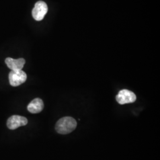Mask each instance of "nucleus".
Listing matches in <instances>:
<instances>
[{
    "label": "nucleus",
    "instance_id": "nucleus-4",
    "mask_svg": "<svg viewBox=\"0 0 160 160\" xmlns=\"http://www.w3.org/2000/svg\"><path fill=\"white\" fill-rule=\"evenodd\" d=\"M48 11V8L46 3L44 1H39L36 3L32 10V16L34 20L40 21L43 19Z\"/></svg>",
    "mask_w": 160,
    "mask_h": 160
},
{
    "label": "nucleus",
    "instance_id": "nucleus-1",
    "mask_svg": "<svg viewBox=\"0 0 160 160\" xmlns=\"http://www.w3.org/2000/svg\"><path fill=\"white\" fill-rule=\"evenodd\" d=\"M77 126V123L71 117H63L58 121L55 125V129L58 133L66 135L74 131Z\"/></svg>",
    "mask_w": 160,
    "mask_h": 160
},
{
    "label": "nucleus",
    "instance_id": "nucleus-6",
    "mask_svg": "<svg viewBox=\"0 0 160 160\" xmlns=\"http://www.w3.org/2000/svg\"><path fill=\"white\" fill-rule=\"evenodd\" d=\"M6 63L7 67L12 69V71H18L22 70L26 61L23 58H19L17 59H12V58H6Z\"/></svg>",
    "mask_w": 160,
    "mask_h": 160
},
{
    "label": "nucleus",
    "instance_id": "nucleus-3",
    "mask_svg": "<svg viewBox=\"0 0 160 160\" xmlns=\"http://www.w3.org/2000/svg\"><path fill=\"white\" fill-rule=\"evenodd\" d=\"M116 101L121 105L128 103H134L137 100V96L134 92L128 90H122L116 97Z\"/></svg>",
    "mask_w": 160,
    "mask_h": 160
},
{
    "label": "nucleus",
    "instance_id": "nucleus-5",
    "mask_svg": "<svg viewBox=\"0 0 160 160\" xmlns=\"http://www.w3.org/2000/svg\"><path fill=\"white\" fill-rule=\"evenodd\" d=\"M28 123V120L26 118L18 115H14L8 118L7 125L10 129L14 130L20 126H26Z\"/></svg>",
    "mask_w": 160,
    "mask_h": 160
},
{
    "label": "nucleus",
    "instance_id": "nucleus-2",
    "mask_svg": "<svg viewBox=\"0 0 160 160\" xmlns=\"http://www.w3.org/2000/svg\"><path fill=\"white\" fill-rule=\"evenodd\" d=\"M8 78L11 86L17 87L26 82L27 75L22 70L12 71L8 75Z\"/></svg>",
    "mask_w": 160,
    "mask_h": 160
},
{
    "label": "nucleus",
    "instance_id": "nucleus-7",
    "mask_svg": "<svg viewBox=\"0 0 160 160\" xmlns=\"http://www.w3.org/2000/svg\"><path fill=\"white\" fill-rule=\"evenodd\" d=\"M44 108V104L43 100L39 98H36L29 103L28 106V110L31 113H39Z\"/></svg>",
    "mask_w": 160,
    "mask_h": 160
}]
</instances>
